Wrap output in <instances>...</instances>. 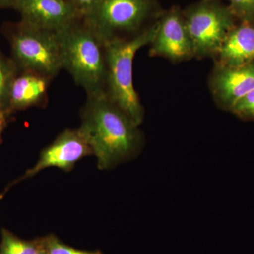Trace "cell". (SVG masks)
Masks as SVG:
<instances>
[{"instance_id":"cell-1","label":"cell","mask_w":254,"mask_h":254,"mask_svg":"<svg viewBox=\"0 0 254 254\" xmlns=\"http://www.w3.org/2000/svg\"><path fill=\"white\" fill-rule=\"evenodd\" d=\"M79 130L100 170H110L136 158L143 147L138 125L105 95L87 97Z\"/></svg>"},{"instance_id":"cell-2","label":"cell","mask_w":254,"mask_h":254,"mask_svg":"<svg viewBox=\"0 0 254 254\" xmlns=\"http://www.w3.org/2000/svg\"><path fill=\"white\" fill-rule=\"evenodd\" d=\"M58 32L63 68L84 89L87 97L105 95L106 43L82 18Z\"/></svg>"},{"instance_id":"cell-3","label":"cell","mask_w":254,"mask_h":254,"mask_svg":"<svg viewBox=\"0 0 254 254\" xmlns=\"http://www.w3.org/2000/svg\"><path fill=\"white\" fill-rule=\"evenodd\" d=\"M158 23L129 38L106 43L107 75L105 95L140 126L144 111L133 82V61L142 47L150 44L158 31Z\"/></svg>"},{"instance_id":"cell-4","label":"cell","mask_w":254,"mask_h":254,"mask_svg":"<svg viewBox=\"0 0 254 254\" xmlns=\"http://www.w3.org/2000/svg\"><path fill=\"white\" fill-rule=\"evenodd\" d=\"M11 59L18 71H31L53 79L63 69L58 31L31 26L20 20L4 25Z\"/></svg>"},{"instance_id":"cell-5","label":"cell","mask_w":254,"mask_h":254,"mask_svg":"<svg viewBox=\"0 0 254 254\" xmlns=\"http://www.w3.org/2000/svg\"><path fill=\"white\" fill-rule=\"evenodd\" d=\"M151 0H97L82 18L105 43L138 31L151 9Z\"/></svg>"},{"instance_id":"cell-6","label":"cell","mask_w":254,"mask_h":254,"mask_svg":"<svg viewBox=\"0 0 254 254\" xmlns=\"http://www.w3.org/2000/svg\"><path fill=\"white\" fill-rule=\"evenodd\" d=\"M194 55L218 53L232 29L230 10L215 4H202L190 10L185 19Z\"/></svg>"},{"instance_id":"cell-7","label":"cell","mask_w":254,"mask_h":254,"mask_svg":"<svg viewBox=\"0 0 254 254\" xmlns=\"http://www.w3.org/2000/svg\"><path fill=\"white\" fill-rule=\"evenodd\" d=\"M91 155H93L91 148L79 128L64 130L51 144L42 150L36 165L10 186L35 176L48 168H58L64 171H70L78 160Z\"/></svg>"},{"instance_id":"cell-8","label":"cell","mask_w":254,"mask_h":254,"mask_svg":"<svg viewBox=\"0 0 254 254\" xmlns=\"http://www.w3.org/2000/svg\"><path fill=\"white\" fill-rule=\"evenodd\" d=\"M15 10L31 26L59 31L78 18L68 0H19Z\"/></svg>"},{"instance_id":"cell-9","label":"cell","mask_w":254,"mask_h":254,"mask_svg":"<svg viewBox=\"0 0 254 254\" xmlns=\"http://www.w3.org/2000/svg\"><path fill=\"white\" fill-rule=\"evenodd\" d=\"M150 44L152 56L180 61L194 55L185 19L176 11L169 13L158 22V31Z\"/></svg>"},{"instance_id":"cell-10","label":"cell","mask_w":254,"mask_h":254,"mask_svg":"<svg viewBox=\"0 0 254 254\" xmlns=\"http://www.w3.org/2000/svg\"><path fill=\"white\" fill-rule=\"evenodd\" d=\"M212 89L220 104L232 110L239 100L254 89V64L223 66L214 74Z\"/></svg>"},{"instance_id":"cell-11","label":"cell","mask_w":254,"mask_h":254,"mask_svg":"<svg viewBox=\"0 0 254 254\" xmlns=\"http://www.w3.org/2000/svg\"><path fill=\"white\" fill-rule=\"evenodd\" d=\"M51 78L31 71H18L11 83L8 109L13 114L45 106Z\"/></svg>"},{"instance_id":"cell-12","label":"cell","mask_w":254,"mask_h":254,"mask_svg":"<svg viewBox=\"0 0 254 254\" xmlns=\"http://www.w3.org/2000/svg\"><path fill=\"white\" fill-rule=\"evenodd\" d=\"M224 66L236 67L254 60V28L244 24L229 32L218 52Z\"/></svg>"},{"instance_id":"cell-13","label":"cell","mask_w":254,"mask_h":254,"mask_svg":"<svg viewBox=\"0 0 254 254\" xmlns=\"http://www.w3.org/2000/svg\"><path fill=\"white\" fill-rule=\"evenodd\" d=\"M41 240L26 241L3 229L0 254H36L41 248Z\"/></svg>"},{"instance_id":"cell-14","label":"cell","mask_w":254,"mask_h":254,"mask_svg":"<svg viewBox=\"0 0 254 254\" xmlns=\"http://www.w3.org/2000/svg\"><path fill=\"white\" fill-rule=\"evenodd\" d=\"M17 71L11 58L0 50V110L8 109L10 88Z\"/></svg>"},{"instance_id":"cell-15","label":"cell","mask_w":254,"mask_h":254,"mask_svg":"<svg viewBox=\"0 0 254 254\" xmlns=\"http://www.w3.org/2000/svg\"><path fill=\"white\" fill-rule=\"evenodd\" d=\"M41 242L42 246L48 254H102L99 251L88 252L76 250L65 245L54 235H50L42 238Z\"/></svg>"},{"instance_id":"cell-16","label":"cell","mask_w":254,"mask_h":254,"mask_svg":"<svg viewBox=\"0 0 254 254\" xmlns=\"http://www.w3.org/2000/svg\"><path fill=\"white\" fill-rule=\"evenodd\" d=\"M231 110L241 118L254 120V89L239 100Z\"/></svg>"},{"instance_id":"cell-17","label":"cell","mask_w":254,"mask_h":254,"mask_svg":"<svg viewBox=\"0 0 254 254\" xmlns=\"http://www.w3.org/2000/svg\"><path fill=\"white\" fill-rule=\"evenodd\" d=\"M232 13L243 19L252 21L254 19V0H230Z\"/></svg>"},{"instance_id":"cell-18","label":"cell","mask_w":254,"mask_h":254,"mask_svg":"<svg viewBox=\"0 0 254 254\" xmlns=\"http://www.w3.org/2000/svg\"><path fill=\"white\" fill-rule=\"evenodd\" d=\"M68 1L77 13L78 16L82 18L91 11L97 0H68Z\"/></svg>"},{"instance_id":"cell-19","label":"cell","mask_w":254,"mask_h":254,"mask_svg":"<svg viewBox=\"0 0 254 254\" xmlns=\"http://www.w3.org/2000/svg\"><path fill=\"white\" fill-rule=\"evenodd\" d=\"M12 114L9 109L0 110V140L3 132L9 123Z\"/></svg>"},{"instance_id":"cell-20","label":"cell","mask_w":254,"mask_h":254,"mask_svg":"<svg viewBox=\"0 0 254 254\" xmlns=\"http://www.w3.org/2000/svg\"><path fill=\"white\" fill-rule=\"evenodd\" d=\"M19 0H0V9L12 8L14 9Z\"/></svg>"},{"instance_id":"cell-21","label":"cell","mask_w":254,"mask_h":254,"mask_svg":"<svg viewBox=\"0 0 254 254\" xmlns=\"http://www.w3.org/2000/svg\"><path fill=\"white\" fill-rule=\"evenodd\" d=\"M40 240H41V239H40ZM36 254H48V253L46 252V251L44 250V248H43V246H42V244L41 248H40V250L38 251V252H37Z\"/></svg>"}]
</instances>
